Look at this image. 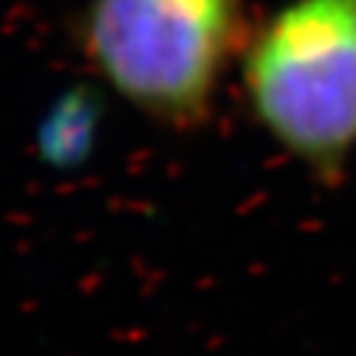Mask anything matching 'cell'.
<instances>
[{
    "label": "cell",
    "instance_id": "6da1fadb",
    "mask_svg": "<svg viewBox=\"0 0 356 356\" xmlns=\"http://www.w3.org/2000/svg\"><path fill=\"white\" fill-rule=\"evenodd\" d=\"M256 16L251 0H82L72 42L106 92L156 129L211 124Z\"/></svg>",
    "mask_w": 356,
    "mask_h": 356
},
{
    "label": "cell",
    "instance_id": "7a4b0ae2",
    "mask_svg": "<svg viewBox=\"0 0 356 356\" xmlns=\"http://www.w3.org/2000/svg\"><path fill=\"white\" fill-rule=\"evenodd\" d=\"M245 114L322 188L356 159V0H282L256 16L235 69Z\"/></svg>",
    "mask_w": 356,
    "mask_h": 356
},
{
    "label": "cell",
    "instance_id": "3957f363",
    "mask_svg": "<svg viewBox=\"0 0 356 356\" xmlns=\"http://www.w3.org/2000/svg\"><path fill=\"white\" fill-rule=\"evenodd\" d=\"M90 101L82 95H72L66 101L53 106L51 116L42 127V151L48 159H72L76 153V145H85L90 138Z\"/></svg>",
    "mask_w": 356,
    "mask_h": 356
}]
</instances>
